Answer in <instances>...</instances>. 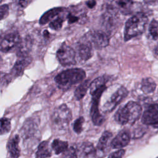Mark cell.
<instances>
[{
	"mask_svg": "<svg viewBox=\"0 0 158 158\" xmlns=\"http://www.w3.org/2000/svg\"><path fill=\"white\" fill-rule=\"evenodd\" d=\"M86 5L89 8H93L96 5V1L95 0H89L86 2Z\"/></svg>",
	"mask_w": 158,
	"mask_h": 158,
	"instance_id": "836d02e7",
	"label": "cell"
},
{
	"mask_svg": "<svg viewBox=\"0 0 158 158\" xmlns=\"http://www.w3.org/2000/svg\"><path fill=\"white\" fill-rule=\"evenodd\" d=\"M84 122H85V119L83 117H80L75 120L73 125V128L75 133L79 134L82 131L83 124Z\"/></svg>",
	"mask_w": 158,
	"mask_h": 158,
	"instance_id": "484cf974",
	"label": "cell"
},
{
	"mask_svg": "<svg viewBox=\"0 0 158 158\" xmlns=\"http://www.w3.org/2000/svg\"><path fill=\"white\" fill-rule=\"evenodd\" d=\"M90 83L89 80H85L76 88L74 93V96L77 100H80L85 96L88 89L89 88Z\"/></svg>",
	"mask_w": 158,
	"mask_h": 158,
	"instance_id": "ffe728a7",
	"label": "cell"
},
{
	"mask_svg": "<svg viewBox=\"0 0 158 158\" xmlns=\"http://www.w3.org/2000/svg\"><path fill=\"white\" fill-rule=\"evenodd\" d=\"M106 89V86L102 87L97 91L94 94L92 95V102L90 109V115L93 123L97 126L101 125L103 121L104 118L100 114L99 110V102L102 93Z\"/></svg>",
	"mask_w": 158,
	"mask_h": 158,
	"instance_id": "8992f818",
	"label": "cell"
},
{
	"mask_svg": "<svg viewBox=\"0 0 158 158\" xmlns=\"http://www.w3.org/2000/svg\"><path fill=\"white\" fill-rule=\"evenodd\" d=\"M112 136V134L110 131H105L103 132L101 136L100 137L97 148H96V155L99 157H103L104 156V152L105 150L106 149L107 143L110 138Z\"/></svg>",
	"mask_w": 158,
	"mask_h": 158,
	"instance_id": "9a60e30c",
	"label": "cell"
},
{
	"mask_svg": "<svg viewBox=\"0 0 158 158\" xmlns=\"http://www.w3.org/2000/svg\"><path fill=\"white\" fill-rule=\"evenodd\" d=\"M19 136L17 135L12 137L7 142V149L12 158H18L20 154V151L19 148Z\"/></svg>",
	"mask_w": 158,
	"mask_h": 158,
	"instance_id": "2e32d148",
	"label": "cell"
},
{
	"mask_svg": "<svg viewBox=\"0 0 158 158\" xmlns=\"http://www.w3.org/2000/svg\"><path fill=\"white\" fill-rule=\"evenodd\" d=\"M63 19L62 18L58 17L52 20L49 23V27L54 30H59L61 28L63 24Z\"/></svg>",
	"mask_w": 158,
	"mask_h": 158,
	"instance_id": "4316f807",
	"label": "cell"
},
{
	"mask_svg": "<svg viewBox=\"0 0 158 158\" xmlns=\"http://www.w3.org/2000/svg\"><path fill=\"white\" fill-rule=\"evenodd\" d=\"M67 19H68V22L69 23H74V22H76L78 20V18L71 14H69L68 17H67Z\"/></svg>",
	"mask_w": 158,
	"mask_h": 158,
	"instance_id": "d6a6232c",
	"label": "cell"
},
{
	"mask_svg": "<svg viewBox=\"0 0 158 158\" xmlns=\"http://www.w3.org/2000/svg\"><path fill=\"white\" fill-rule=\"evenodd\" d=\"M57 58L63 66H69L76 64L75 52L70 46L63 43L57 51Z\"/></svg>",
	"mask_w": 158,
	"mask_h": 158,
	"instance_id": "5b68a950",
	"label": "cell"
},
{
	"mask_svg": "<svg viewBox=\"0 0 158 158\" xmlns=\"http://www.w3.org/2000/svg\"><path fill=\"white\" fill-rule=\"evenodd\" d=\"M31 1V0H16V2L17 5L19 7H23V8L26 7L29 4V3H30Z\"/></svg>",
	"mask_w": 158,
	"mask_h": 158,
	"instance_id": "4dcf8cb0",
	"label": "cell"
},
{
	"mask_svg": "<svg viewBox=\"0 0 158 158\" xmlns=\"http://www.w3.org/2000/svg\"><path fill=\"white\" fill-rule=\"evenodd\" d=\"M130 140V135L127 131L123 130L119 132L112 140L110 146L113 149H121L128 144Z\"/></svg>",
	"mask_w": 158,
	"mask_h": 158,
	"instance_id": "4fadbf2b",
	"label": "cell"
},
{
	"mask_svg": "<svg viewBox=\"0 0 158 158\" xmlns=\"http://www.w3.org/2000/svg\"><path fill=\"white\" fill-rule=\"evenodd\" d=\"M93 46L96 49H101L106 47L109 43V36L106 33L101 30H94L88 33L86 38Z\"/></svg>",
	"mask_w": 158,
	"mask_h": 158,
	"instance_id": "ba28073f",
	"label": "cell"
},
{
	"mask_svg": "<svg viewBox=\"0 0 158 158\" xmlns=\"http://www.w3.org/2000/svg\"><path fill=\"white\" fill-rule=\"evenodd\" d=\"M85 77L86 73L83 69L73 68L65 70L59 73L55 77V81L59 87L65 89L82 81Z\"/></svg>",
	"mask_w": 158,
	"mask_h": 158,
	"instance_id": "3957f363",
	"label": "cell"
},
{
	"mask_svg": "<svg viewBox=\"0 0 158 158\" xmlns=\"http://www.w3.org/2000/svg\"><path fill=\"white\" fill-rule=\"evenodd\" d=\"M11 127L10 120L6 117H2L1 119V134H6L8 133Z\"/></svg>",
	"mask_w": 158,
	"mask_h": 158,
	"instance_id": "cb8c5ba5",
	"label": "cell"
},
{
	"mask_svg": "<svg viewBox=\"0 0 158 158\" xmlns=\"http://www.w3.org/2000/svg\"><path fill=\"white\" fill-rule=\"evenodd\" d=\"M62 10V7H55L48 10L41 17L39 20L40 23L41 25H44L48 23L51 20L52 21V19Z\"/></svg>",
	"mask_w": 158,
	"mask_h": 158,
	"instance_id": "e0dca14e",
	"label": "cell"
},
{
	"mask_svg": "<svg viewBox=\"0 0 158 158\" xmlns=\"http://www.w3.org/2000/svg\"><path fill=\"white\" fill-rule=\"evenodd\" d=\"M9 6L7 4H3L1 6L0 12H1V20L7 17V16L9 14Z\"/></svg>",
	"mask_w": 158,
	"mask_h": 158,
	"instance_id": "83f0119b",
	"label": "cell"
},
{
	"mask_svg": "<svg viewBox=\"0 0 158 158\" xmlns=\"http://www.w3.org/2000/svg\"><path fill=\"white\" fill-rule=\"evenodd\" d=\"M31 59L27 54L20 55L17 60L14 67L12 69L11 75L14 77H17L20 75L26 67L31 62Z\"/></svg>",
	"mask_w": 158,
	"mask_h": 158,
	"instance_id": "7c38bea8",
	"label": "cell"
},
{
	"mask_svg": "<svg viewBox=\"0 0 158 158\" xmlns=\"http://www.w3.org/2000/svg\"><path fill=\"white\" fill-rule=\"evenodd\" d=\"M80 155L83 158L96 155V149L91 143H83L80 146Z\"/></svg>",
	"mask_w": 158,
	"mask_h": 158,
	"instance_id": "ac0fdd59",
	"label": "cell"
},
{
	"mask_svg": "<svg viewBox=\"0 0 158 158\" xmlns=\"http://www.w3.org/2000/svg\"><path fill=\"white\" fill-rule=\"evenodd\" d=\"M64 158H77V154L75 149L72 147L67 151V153L64 156Z\"/></svg>",
	"mask_w": 158,
	"mask_h": 158,
	"instance_id": "f546056e",
	"label": "cell"
},
{
	"mask_svg": "<svg viewBox=\"0 0 158 158\" xmlns=\"http://www.w3.org/2000/svg\"><path fill=\"white\" fill-rule=\"evenodd\" d=\"M141 106L134 101H129L124 106L117 110L114 115L115 121L120 125L133 124L141 114Z\"/></svg>",
	"mask_w": 158,
	"mask_h": 158,
	"instance_id": "6da1fadb",
	"label": "cell"
},
{
	"mask_svg": "<svg viewBox=\"0 0 158 158\" xmlns=\"http://www.w3.org/2000/svg\"><path fill=\"white\" fill-rule=\"evenodd\" d=\"M149 34L154 40L158 39V21L153 20L149 25Z\"/></svg>",
	"mask_w": 158,
	"mask_h": 158,
	"instance_id": "d4e9b609",
	"label": "cell"
},
{
	"mask_svg": "<svg viewBox=\"0 0 158 158\" xmlns=\"http://www.w3.org/2000/svg\"><path fill=\"white\" fill-rule=\"evenodd\" d=\"M38 128V123L35 118H28L23 123L20 133L23 139L32 138L36 134Z\"/></svg>",
	"mask_w": 158,
	"mask_h": 158,
	"instance_id": "30bf717a",
	"label": "cell"
},
{
	"mask_svg": "<svg viewBox=\"0 0 158 158\" xmlns=\"http://www.w3.org/2000/svg\"><path fill=\"white\" fill-rule=\"evenodd\" d=\"M51 148L56 154H59L67 151L68 143L59 139H55L51 144Z\"/></svg>",
	"mask_w": 158,
	"mask_h": 158,
	"instance_id": "7402d4cb",
	"label": "cell"
},
{
	"mask_svg": "<svg viewBox=\"0 0 158 158\" xmlns=\"http://www.w3.org/2000/svg\"><path fill=\"white\" fill-rule=\"evenodd\" d=\"M21 43V38L17 32H12L4 36L1 43V51L7 52L12 50Z\"/></svg>",
	"mask_w": 158,
	"mask_h": 158,
	"instance_id": "9c48e42d",
	"label": "cell"
},
{
	"mask_svg": "<svg viewBox=\"0 0 158 158\" xmlns=\"http://www.w3.org/2000/svg\"><path fill=\"white\" fill-rule=\"evenodd\" d=\"M155 53H156L157 55H158V44H157V45L156 46V48H155Z\"/></svg>",
	"mask_w": 158,
	"mask_h": 158,
	"instance_id": "d590c367",
	"label": "cell"
},
{
	"mask_svg": "<svg viewBox=\"0 0 158 158\" xmlns=\"http://www.w3.org/2000/svg\"><path fill=\"white\" fill-rule=\"evenodd\" d=\"M148 19L143 12H138L127 20L125 26V41L136 37L143 33Z\"/></svg>",
	"mask_w": 158,
	"mask_h": 158,
	"instance_id": "7a4b0ae2",
	"label": "cell"
},
{
	"mask_svg": "<svg viewBox=\"0 0 158 158\" xmlns=\"http://www.w3.org/2000/svg\"><path fill=\"white\" fill-rule=\"evenodd\" d=\"M106 80L104 76L99 77L95 78L92 82L90 83L89 86V92L91 95L94 94L97 91L102 87L106 86Z\"/></svg>",
	"mask_w": 158,
	"mask_h": 158,
	"instance_id": "44dd1931",
	"label": "cell"
},
{
	"mask_svg": "<svg viewBox=\"0 0 158 158\" xmlns=\"http://www.w3.org/2000/svg\"><path fill=\"white\" fill-rule=\"evenodd\" d=\"M144 134V131L142 128H137L135 130L134 133H133V137L135 138H139L141 136H142V135Z\"/></svg>",
	"mask_w": 158,
	"mask_h": 158,
	"instance_id": "1f68e13d",
	"label": "cell"
},
{
	"mask_svg": "<svg viewBox=\"0 0 158 158\" xmlns=\"http://www.w3.org/2000/svg\"><path fill=\"white\" fill-rule=\"evenodd\" d=\"M125 150L120 149L114 152H112L108 157V158H122L125 154Z\"/></svg>",
	"mask_w": 158,
	"mask_h": 158,
	"instance_id": "f1b7e54d",
	"label": "cell"
},
{
	"mask_svg": "<svg viewBox=\"0 0 158 158\" xmlns=\"http://www.w3.org/2000/svg\"><path fill=\"white\" fill-rule=\"evenodd\" d=\"M72 118L70 109L65 104L57 107L54 111L51 120L55 128L57 130L65 129Z\"/></svg>",
	"mask_w": 158,
	"mask_h": 158,
	"instance_id": "277c9868",
	"label": "cell"
},
{
	"mask_svg": "<svg viewBox=\"0 0 158 158\" xmlns=\"http://www.w3.org/2000/svg\"><path fill=\"white\" fill-rule=\"evenodd\" d=\"M144 1L147 4H154L158 1V0H144Z\"/></svg>",
	"mask_w": 158,
	"mask_h": 158,
	"instance_id": "e575fe53",
	"label": "cell"
},
{
	"mask_svg": "<svg viewBox=\"0 0 158 158\" xmlns=\"http://www.w3.org/2000/svg\"><path fill=\"white\" fill-rule=\"evenodd\" d=\"M141 122L146 125H158V105L152 104L149 105L144 110Z\"/></svg>",
	"mask_w": 158,
	"mask_h": 158,
	"instance_id": "8fae6325",
	"label": "cell"
},
{
	"mask_svg": "<svg viewBox=\"0 0 158 158\" xmlns=\"http://www.w3.org/2000/svg\"><path fill=\"white\" fill-rule=\"evenodd\" d=\"M141 89L146 94L153 93L156 88V84L151 78H145L141 81Z\"/></svg>",
	"mask_w": 158,
	"mask_h": 158,
	"instance_id": "603a6c76",
	"label": "cell"
},
{
	"mask_svg": "<svg viewBox=\"0 0 158 158\" xmlns=\"http://www.w3.org/2000/svg\"><path fill=\"white\" fill-rule=\"evenodd\" d=\"M51 156V152L49 148L48 142H41L38 146L36 152V158H47Z\"/></svg>",
	"mask_w": 158,
	"mask_h": 158,
	"instance_id": "d6986e66",
	"label": "cell"
},
{
	"mask_svg": "<svg viewBox=\"0 0 158 158\" xmlns=\"http://www.w3.org/2000/svg\"><path fill=\"white\" fill-rule=\"evenodd\" d=\"M128 90L124 86H120L110 96L109 99L104 104L103 110L104 112H112L115 107L127 96Z\"/></svg>",
	"mask_w": 158,
	"mask_h": 158,
	"instance_id": "52a82bcc",
	"label": "cell"
},
{
	"mask_svg": "<svg viewBox=\"0 0 158 158\" xmlns=\"http://www.w3.org/2000/svg\"><path fill=\"white\" fill-rule=\"evenodd\" d=\"M92 47L93 46L88 40L78 43L77 47V52L78 56L81 60L86 61L92 57Z\"/></svg>",
	"mask_w": 158,
	"mask_h": 158,
	"instance_id": "5bb4252c",
	"label": "cell"
}]
</instances>
